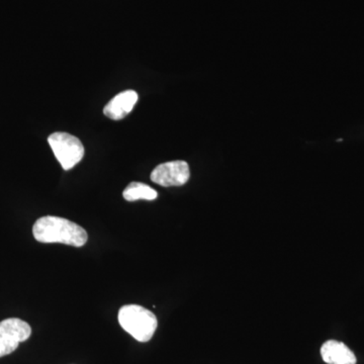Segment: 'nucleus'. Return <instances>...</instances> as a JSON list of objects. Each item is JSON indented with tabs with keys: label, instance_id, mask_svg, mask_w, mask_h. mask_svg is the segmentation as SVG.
Returning <instances> with one entry per match:
<instances>
[{
	"label": "nucleus",
	"instance_id": "nucleus-8",
	"mask_svg": "<svg viewBox=\"0 0 364 364\" xmlns=\"http://www.w3.org/2000/svg\"><path fill=\"white\" fill-rule=\"evenodd\" d=\"M123 196L128 202H135L139 200H156L158 193L154 188L142 182H131L124 188Z\"/></svg>",
	"mask_w": 364,
	"mask_h": 364
},
{
	"label": "nucleus",
	"instance_id": "nucleus-7",
	"mask_svg": "<svg viewBox=\"0 0 364 364\" xmlns=\"http://www.w3.org/2000/svg\"><path fill=\"white\" fill-rule=\"evenodd\" d=\"M321 355L327 364H356L355 354L343 342L328 340L321 347Z\"/></svg>",
	"mask_w": 364,
	"mask_h": 364
},
{
	"label": "nucleus",
	"instance_id": "nucleus-6",
	"mask_svg": "<svg viewBox=\"0 0 364 364\" xmlns=\"http://www.w3.org/2000/svg\"><path fill=\"white\" fill-rule=\"evenodd\" d=\"M138 102L135 90H126L116 95L104 109V114L109 119L119 121L128 116Z\"/></svg>",
	"mask_w": 364,
	"mask_h": 364
},
{
	"label": "nucleus",
	"instance_id": "nucleus-4",
	"mask_svg": "<svg viewBox=\"0 0 364 364\" xmlns=\"http://www.w3.org/2000/svg\"><path fill=\"white\" fill-rule=\"evenodd\" d=\"M32 335V328L18 318H9L0 322V358L16 350L21 342Z\"/></svg>",
	"mask_w": 364,
	"mask_h": 364
},
{
	"label": "nucleus",
	"instance_id": "nucleus-5",
	"mask_svg": "<svg viewBox=\"0 0 364 364\" xmlns=\"http://www.w3.org/2000/svg\"><path fill=\"white\" fill-rule=\"evenodd\" d=\"M191 170L188 163L182 160L162 163L151 173V181L164 188L181 186L188 181Z\"/></svg>",
	"mask_w": 364,
	"mask_h": 364
},
{
	"label": "nucleus",
	"instance_id": "nucleus-3",
	"mask_svg": "<svg viewBox=\"0 0 364 364\" xmlns=\"http://www.w3.org/2000/svg\"><path fill=\"white\" fill-rule=\"evenodd\" d=\"M48 142L51 146L55 157L58 159L64 170L73 168L85 156V147L82 143L70 134L63 132L52 134L48 138Z\"/></svg>",
	"mask_w": 364,
	"mask_h": 364
},
{
	"label": "nucleus",
	"instance_id": "nucleus-1",
	"mask_svg": "<svg viewBox=\"0 0 364 364\" xmlns=\"http://www.w3.org/2000/svg\"><path fill=\"white\" fill-rule=\"evenodd\" d=\"M33 234L41 243H61L74 247H82L88 239L87 232L82 227L54 215L38 219L33 225Z\"/></svg>",
	"mask_w": 364,
	"mask_h": 364
},
{
	"label": "nucleus",
	"instance_id": "nucleus-2",
	"mask_svg": "<svg viewBox=\"0 0 364 364\" xmlns=\"http://www.w3.org/2000/svg\"><path fill=\"white\" fill-rule=\"evenodd\" d=\"M119 323L124 331L139 342H148L156 331L158 321L151 311L138 305L122 306L119 311Z\"/></svg>",
	"mask_w": 364,
	"mask_h": 364
}]
</instances>
